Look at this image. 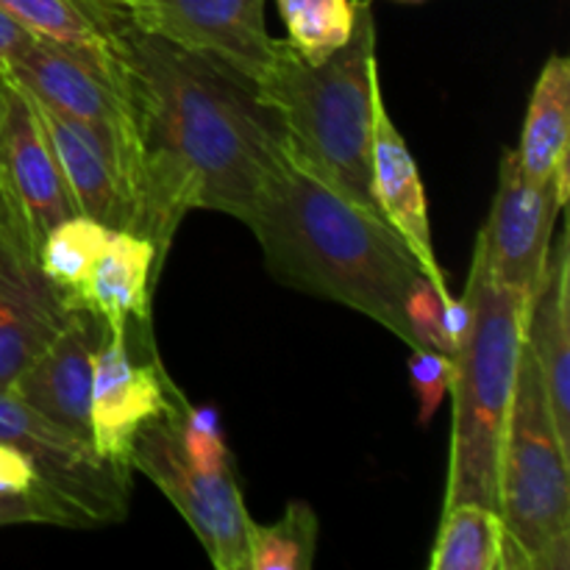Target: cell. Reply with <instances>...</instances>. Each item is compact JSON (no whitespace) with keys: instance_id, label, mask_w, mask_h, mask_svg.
<instances>
[{"instance_id":"obj_3","label":"cell","mask_w":570,"mask_h":570,"mask_svg":"<svg viewBox=\"0 0 570 570\" xmlns=\"http://www.w3.org/2000/svg\"><path fill=\"white\" fill-rule=\"evenodd\" d=\"M256 89L276 109L289 154L351 204L382 217L371 189L373 95L379 89L371 0H360L354 33L326 59L309 61L282 42L271 76Z\"/></svg>"},{"instance_id":"obj_28","label":"cell","mask_w":570,"mask_h":570,"mask_svg":"<svg viewBox=\"0 0 570 570\" xmlns=\"http://www.w3.org/2000/svg\"><path fill=\"white\" fill-rule=\"evenodd\" d=\"M17 523H50L53 518L37 501L22 495H0V527H17Z\"/></svg>"},{"instance_id":"obj_30","label":"cell","mask_w":570,"mask_h":570,"mask_svg":"<svg viewBox=\"0 0 570 570\" xmlns=\"http://www.w3.org/2000/svg\"><path fill=\"white\" fill-rule=\"evenodd\" d=\"M3 78L6 76H3V72H0V95H3Z\"/></svg>"},{"instance_id":"obj_18","label":"cell","mask_w":570,"mask_h":570,"mask_svg":"<svg viewBox=\"0 0 570 570\" xmlns=\"http://www.w3.org/2000/svg\"><path fill=\"white\" fill-rule=\"evenodd\" d=\"M159 278L156 248L134 232H111L87 278L67 301L70 312H83L104 332L128 334L131 326L150 323V293Z\"/></svg>"},{"instance_id":"obj_20","label":"cell","mask_w":570,"mask_h":570,"mask_svg":"<svg viewBox=\"0 0 570 570\" xmlns=\"http://www.w3.org/2000/svg\"><path fill=\"white\" fill-rule=\"evenodd\" d=\"M0 11L45 42L115 56L128 22L117 0H0Z\"/></svg>"},{"instance_id":"obj_27","label":"cell","mask_w":570,"mask_h":570,"mask_svg":"<svg viewBox=\"0 0 570 570\" xmlns=\"http://www.w3.org/2000/svg\"><path fill=\"white\" fill-rule=\"evenodd\" d=\"M410 382L417 399V421L421 426H429L454 382V360L434 348L412 351Z\"/></svg>"},{"instance_id":"obj_25","label":"cell","mask_w":570,"mask_h":570,"mask_svg":"<svg viewBox=\"0 0 570 570\" xmlns=\"http://www.w3.org/2000/svg\"><path fill=\"white\" fill-rule=\"evenodd\" d=\"M176 429L189 462L200 471H232L234 462L223 440L220 415L212 406H193L176 390Z\"/></svg>"},{"instance_id":"obj_26","label":"cell","mask_w":570,"mask_h":570,"mask_svg":"<svg viewBox=\"0 0 570 570\" xmlns=\"http://www.w3.org/2000/svg\"><path fill=\"white\" fill-rule=\"evenodd\" d=\"M0 495H22V499L37 501L50 512L53 527H70L37 462L6 440H0Z\"/></svg>"},{"instance_id":"obj_2","label":"cell","mask_w":570,"mask_h":570,"mask_svg":"<svg viewBox=\"0 0 570 570\" xmlns=\"http://www.w3.org/2000/svg\"><path fill=\"white\" fill-rule=\"evenodd\" d=\"M248 228L273 276L362 312L412 351H445L440 298L415 256L376 215L351 204L293 154L267 181Z\"/></svg>"},{"instance_id":"obj_8","label":"cell","mask_w":570,"mask_h":570,"mask_svg":"<svg viewBox=\"0 0 570 570\" xmlns=\"http://www.w3.org/2000/svg\"><path fill=\"white\" fill-rule=\"evenodd\" d=\"M0 440L37 462L70 527H106L126 518L131 473L100 460L89 440L50 423L11 387H0Z\"/></svg>"},{"instance_id":"obj_15","label":"cell","mask_w":570,"mask_h":570,"mask_svg":"<svg viewBox=\"0 0 570 570\" xmlns=\"http://www.w3.org/2000/svg\"><path fill=\"white\" fill-rule=\"evenodd\" d=\"M72 315L37 256L0 223V387H11Z\"/></svg>"},{"instance_id":"obj_24","label":"cell","mask_w":570,"mask_h":570,"mask_svg":"<svg viewBox=\"0 0 570 570\" xmlns=\"http://www.w3.org/2000/svg\"><path fill=\"white\" fill-rule=\"evenodd\" d=\"M287 42L304 59L321 61L343 48L356 28L360 0H276Z\"/></svg>"},{"instance_id":"obj_10","label":"cell","mask_w":570,"mask_h":570,"mask_svg":"<svg viewBox=\"0 0 570 570\" xmlns=\"http://www.w3.org/2000/svg\"><path fill=\"white\" fill-rule=\"evenodd\" d=\"M150 37L223 61L254 83L271 76L282 42L267 33L265 0H117Z\"/></svg>"},{"instance_id":"obj_17","label":"cell","mask_w":570,"mask_h":570,"mask_svg":"<svg viewBox=\"0 0 570 570\" xmlns=\"http://www.w3.org/2000/svg\"><path fill=\"white\" fill-rule=\"evenodd\" d=\"M523 345L549 401L557 440L570 454V237L562 228L551 245L540 287L527 309Z\"/></svg>"},{"instance_id":"obj_21","label":"cell","mask_w":570,"mask_h":570,"mask_svg":"<svg viewBox=\"0 0 570 570\" xmlns=\"http://www.w3.org/2000/svg\"><path fill=\"white\" fill-rule=\"evenodd\" d=\"M432 570H507V532L495 507L460 501L443 507Z\"/></svg>"},{"instance_id":"obj_14","label":"cell","mask_w":570,"mask_h":570,"mask_svg":"<svg viewBox=\"0 0 570 570\" xmlns=\"http://www.w3.org/2000/svg\"><path fill=\"white\" fill-rule=\"evenodd\" d=\"M371 189L373 200L379 206V215L384 217L395 237L406 245L415 256L417 267L438 289L440 306L454 304L445 273L440 267L438 254L432 245V226H429L426 189H423L421 170H417L415 156L406 148L404 137L395 128L387 106H384L382 87L373 95V139H371Z\"/></svg>"},{"instance_id":"obj_9","label":"cell","mask_w":570,"mask_h":570,"mask_svg":"<svg viewBox=\"0 0 570 570\" xmlns=\"http://www.w3.org/2000/svg\"><path fill=\"white\" fill-rule=\"evenodd\" d=\"M78 215L31 95L9 76L0 95V223L37 256L53 226Z\"/></svg>"},{"instance_id":"obj_11","label":"cell","mask_w":570,"mask_h":570,"mask_svg":"<svg viewBox=\"0 0 570 570\" xmlns=\"http://www.w3.org/2000/svg\"><path fill=\"white\" fill-rule=\"evenodd\" d=\"M566 204L554 181H534L521 170L515 150L501 156L499 187L476 245L490 276L515 293L527 309L549 265L554 223Z\"/></svg>"},{"instance_id":"obj_12","label":"cell","mask_w":570,"mask_h":570,"mask_svg":"<svg viewBox=\"0 0 570 570\" xmlns=\"http://www.w3.org/2000/svg\"><path fill=\"white\" fill-rule=\"evenodd\" d=\"M176 410V387L159 360L137 362L128 334L104 332L92 354V449L131 473V451L148 423Z\"/></svg>"},{"instance_id":"obj_7","label":"cell","mask_w":570,"mask_h":570,"mask_svg":"<svg viewBox=\"0 0 570 570\" xmlns=\"http://www.w3.org/2000/svg\"><path fill=\"white\" fill-rule=\"evenodd\" d=\"M176 410L139 432L131 468L145 473L184 515L212 566L248 570L250 515L232 471H200L189 462L176 429Z\"/></svg>"},{"instance_id":"obj_22","label":"cell","mask_w":570,"mask_h":570,"mask_svg":"<svg viewBox=\"0 0 570 570\" xmlns=\"http://www.w3.org/2000/svg\"><path fill=\"white\" fill-rule=\"evenodd\" d=\"M111 232L115 228L104 226L92 217L72 215L45 234L37 250V262L45 276H48V282L59 289L65 304L76 293L78 284L87 278L89 267L95 265L98 254L106 248Z\"/></svg>"},{"instance_id":"obj_16","label":"cell","mask_w":570,"mask_h":570,"mask_svg":"<svg viewBox=\"0 0 570 570\" xmlns=\"http://www.w3.org/2000/svg\"><path fill=\"white\" fill-rule=\"evenodd\" d=\"M92 328L76 312L53 343L28 362L11 390L31 410L76 438H92ZM92 443V440H89Z\"/></svg>"},{"instance_id":"obj_4","label":"cell","mask_w":570,"mask_h":570,"mask_svg":"<svg viewBox=\"0 0 570 570\" xmlns=\"http://www.w3.org/2000/svg\"><path fill=\"white\" fill-rule=\"evenodd\" d=\"M462 301L468 306V332L451 356L454 421L443 507L476 501L499 510L501 449L521 365L527 306L490 276L479 245Z\"/></svg>"},{"instance_id":"obj_29","label":"cell","mask_w":570,"mask_h":570,"mask_svg":"<svg viewBox=\"0 0 570 570\" xmlns=\"http://www.w3.org/2000/svg\"><path fill=\"white\" fill-rule=\"evenodd\" d=\"M33 33H28L20 22L11 20L6 11H0V72H6V67L33 42Z\"/></svg>"},{"instance_id":"obj_6","label":"cell","mask_w":570,"mask_h":570,"mask_svg":"<svg viewBox=\"0 0 570 570\" xmlns=\"http://www.w3.org/2000/svg\"><path fill=\"white\" fill-rule=\"evenodd\" d=\"M9 76L22 92L48 109L83 122L104 134L131 165L139 187V126L131 95L122 76L120 56H98L65 45L33 39L9 67Z\"/></svg>"},{"instance_id":"obj_19","label":"cell","mask_w":570,"mask_h":570,"mask_svg":"<svg viewBox=\"0 0 570 570\" xmlns=\"http://www.w3.org/2000/svg\"><path fill=\"white\" fill-rule=\"evenodd\" d=\"M570 148V61L554 53L540 70L529 98L521 145L515 148L521 170L534 181H554L568 198Z\"/></svg>"},{"instance_id":"obj_13","label":"cell","mask_w":570,"mask_h":570,"mask_svg":"<svg viewBox=\"0 0 570 570\" xmlns=\"http://www.w3.org/2000/svg\"><path fill=\"white\" fill-rule=\"evenodd\" d=\"M33 100V98H31ZM39 122L45 128L67 189L76 200L78 215L92 217L117 232H134L137 226V176L126 156L104 134L83 122L70 120L59 111L33 100Z\"/></svg>"},{"instance_id":"obj_5","label":"cell","mask_w":570,"mask_h":570,"mask_svg":"<svg viewBox=\"0 0 570 570\" xmlns=\"http://www.w3.org/2000/svg\"><path fill=\"white\" fill-rule=\"evenodd\" d=\"M507 570L570 568V454L557 440L549 401L527 345L499 465Z\"/></svg>"},{"instance_id":"obj_23","label":"cell","mask_w":570,"mask_h":570,"mask_svg":"<svg viewBox=\"0 0 570 570\" xmlns=\"http://www.w3.org/2000/svg\"><path fill=\"white\" fill-rule=\"evenodd\" d=\"M317 534L321 523L315 510L304 501H293L273 527L250 523L248 570H309L315 562Z\"/></svg>"},{"instance_id":"obj_1","label":"cell","mask_w":570,"mask_h":570,"mask_svg":"<svg viewBox=\"0 0 570 570\" xmlns=\"http://www.w3.org/2000/svg\"><path fill=\"white\" fill-rule=\"evenodd\" d=\"M117 56L142 145L134 234L154 243L161 273L187 212H223L248 226L287 139L256 83L223 61L131 22L122 26Z\"/></svg>"}]
</instances>
